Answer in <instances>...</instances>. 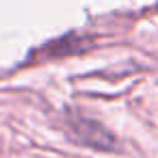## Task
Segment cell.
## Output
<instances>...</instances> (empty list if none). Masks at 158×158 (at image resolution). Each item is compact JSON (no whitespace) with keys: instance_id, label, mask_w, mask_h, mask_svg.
I'll use <instances>...</instances> for the list:
<instances>
[{"instance_id":"cell-1","label":"cell","mask_w":158,"mask_h":158,"mask_svg":"<svg viewBox=\"0 0 158 158\" xmlns=\"http://www.w3.org/2000/svg\"><path fill=\"white\" fill-rule=\"evenodd\" d=\"M72 132L74 141H80L85 145H91L95 149H115V139L108 130H104L98 121L93 119H74L72 121Z\"/></svg>"}]
</instances>
